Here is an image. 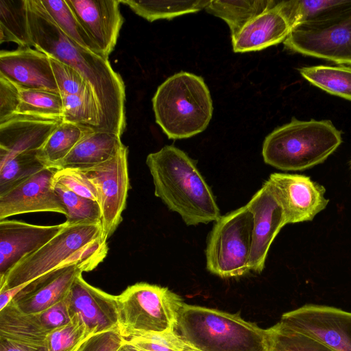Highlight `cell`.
I'll list each match as a JSON object with an SVG mask.
<instances>
[{"instance_id":"7","label":"cell","mask_w":351,"mask_h":351,"mask_svg":"<svg viewBox=\"0 0 351 351\" xmlns=\"http://www.w3.org/2000/svg\"><path fill=\"white\" fill-rule=\"evenodd\" d=\"M116 297L119 331L125 339L176 330L184 303L167 287L146 282L129 286Z\"/></svg>"},{"instance_id":"6","label":"cell","mask_w":351,"mask_h":351,"mask_svg":"<svg viewBox=\"0 0 351 351\" xmlns=\"http://www.w3.org/2000/svg\"><path fill=\"white\" fill-rule=\"evenodd\" d=\"M341 142V132L330 120L292 118L266 136L262 154L278 169L301 171L324 162Z\"/></svg>"},{"instance_id":"31","label":"cell","mask_w":351,"mask_h":351,"mask_svg":"<svg viewBox=\"0 0 351 351\" xmlns=\"http://www.w3.org/2000/svg\"><path fill=\"white\" fill-rule=\"evenodd\" d=\"M63 102V121L99 131L100 110L91 88L80 95L61 96Z\"/></svg>"},{"instance_id":"25","label":"cell","mask_w":351,"mask_h":351,"mask_svg":"<svg viewBox=\"0 0 351 351\" xmlns=\"http://www.w3.org/2000/svg\"><path fill=\"white\" fill-rule=\"evenodd\" d=\"M278 1H219L211 0L206 10L226 22L231 36L238 33L250 20L276 5Z\"/></svg>"},{"instance_id":"20","label":"cell","mask_w":351,"mask_h":351,"mask_svg":"<svg viewBox=\"0 0 351 351\" xmlns=\"http://www.w3.org/2000/svg\"><path fill=\"white\" fill-rule=\"evenodd\" d=\"M61 121L17 115L0 123V165L16 154L40 149Z\"/></svg>"},{"instance_id":"1","label":"cell","mask_w":351,"mask_h":351,"mask_svg":"<svg viewBox=\"0 0 351 351\" xmlns=\"http://www.w3.org/2000/svg\"><path fill=\"white\" fill-rule=\"evenodd\" d=\"M32 46L74 69L91 88L100 110L99 131H125V87L109 60L84 48L66 36L45 11L40 0H27Z\"/></svg>"},{"instance_id":"8","label":"cell","mask_w":351,"mask_h":351,"mask_svg":"<svg viewBox=\"0 0 351 351\" xmlns=\"http://www.w3.org/2000/svg\"><path fill=\"white\" fill-rule=\"evenodd\" d=\"M283 44L293 52L351 66V0L295 26Z\"/></svg>"},{"instance_id":"40","label":"cell","mask_w":351,"mask_h":351,"mask_svg":"<svg viewBox=\"0 0 351 351\" xmlns=\"http://www.w3.org/2000/svg\"><path fill=\"white\" fill-rule=\"evenodd\" d=\"M20 99V87L0 75V123L16 116Z\"/></svg>"},{"instance_id":"29","label":"cell","mask_w":351,"mask_h":351,"mask_svg":"<svg viewBox=\"0 0 351 351\" xmlns=\"http://www.w3.org/2000/svg\"><path fill=\"white\" fill-rule=\"evenodd\" d=\"M17 115L62 121L63 102L59 93L20 87Z\"/></svg>"},{"instance_id":"3","label":"cell","mask_w":351,"mask_h":351,"mask_svg":"<svg viewBox=\"0 0 351 351\" xmlns=\"http://www.w3.org/2000/svg\"><path fill=\"white\" fill-rule=\"evenodd\" d=\"M108 252L101 223H80L66 227L35 252L25 256L0 278V291L27 284L71 263L86 265L90 271Z\"/></svg>"},{"instance_id":"17","label":"cell","mask_w":351,"mask_h":351,"mask_svg":"<svg viewBox=\"0 0 351 351\" xmlns=\"http://www.w3.org/2000/svg\"><path fill=\"white\" fill-rule=\"evenodd\" d=\"M89 271L81 263L61 266L27 283L11 302L23 313H40L64 299L75 277Z\"/></svg>"},{"instance_id":"14","label":"cell","mask_w":351,"mask_h":351,"mask_svg":"<svg viewBox=\"0 0 351 351\" xmlns=\"http://www.w3.org/2000/svg\"><path fill=\"white\" fill-rule=\"evenodd\" d=\"M66 299L71 317L80 319L89 336L119 330L116 295L88 284L82 273L75 277Z\"/></svg>"},{"instance_id":"11","label":"cell","mask_w":351,"mask_h":351,"mask_svg":"<svg viewBox=\"0 0 351 351\" xmlns=\"http://www.w3.org/2000/svg\"><path fill=\"white\" fill-rule=\"evenodd\" d=\"M279 322L332 351H351V312L325 305L306 304L285 313Z\"/></svg>"},{"instance_id":"41","label":"cell","mask_w":351,"mask_h":351,"mask_svg":"<svg viewBox=\"0 0 351 351\" xmlns=\"http://www.w3.org/2000/svg\"><path fill=\"white\" fill-rule=\"evenodd\" d=\"M38 315L43 327L49 332L68 324L71 321L66 298Z\"/></svg>"},{"instance_id":"45","label":"cell","mask_w":351,"mask_h":351,"mask_svg":"<svg viewBox=\"0 0 351 351\" xmlns=\"http://www.w3.org/2000/svg\"><path fill=\"white\" fill-rule=\"evenodd\" d=\"M117 351H141L131 342L124 340L121 346L117 349Z\"/></svg>"},{"instance_id":"21","label":"cell","mask_w":351,"mask_h":351,"mask_svg":"<svg viewBox=\"0 0 351 351\" xmlns=\"http://www.w3.org/2000/svg\"><path fill=\"white\" fill-rule=\"evenodd\" d=\"M291 31V25L276 4L231 36L232 49L237 53L260 51L283 43Z\"/></svg>"},{"instance_id":"23","label":"cell","mask_w":351,"mask_h":351,"mask_svg":"<svg viewBox=\"0 0 351 351\" xmlns=\"http://www.w3.org/2000/svg\"><path fill=\"white\" fill-rule=\"evenodd\" d=\"M49 334L37 314H25L10 302L0 311V337L37 346H46Z\"/></svg>"},{"instance_id":"43","label":"cell","mask_w":351,"mask_h":351,"mask_svg":"<svg viewBox=\"0 0 351 351\" xmlns=\"http://www.w3.org/2000/svg\"><path fill=\"white\" fill-rule=\"evenodd\" d=\"M0 351H48L45 346H37L0 337Z\"/></svg>"},{"instance_id":"9","label":"cell","mask_w":351,"mask_h":351,"mask_svg":"<svg viewBox=\"0 0 351 351\" xmlns=\"http://www.w3.org/2000/svg\"><path fill=\"white\" fill-rule=\"evenodd\" d=\"M253 215L246 205L215 222L206 247L207 269L223 278L248 273L253 239Z\"/></svg>"},{"instance_id":"5","label":"cell","mask_w":351,"mask_h":351,"mask_svg":"<svg viewBox=\"0 0 351 351\" xmlns=\"http://www.w3.org/2000/svg\"><path fill=\"white\" fill-rule=\"evenodd\" d=\"M156 122L170 139L203 132L213 115V101L204 79L181 71L168 77L152 99Z\"/></svg>"},{"instance_id":"10","label":"cell","mask_w":351,"mask_h":351,"mask_svg":"<svg viewBox=\"0 0 351 351\" xmlns=\"http://www.w3.org/2000/svg\"><path fill=\"white\" fill-rule=\"evenodd\" d=\"M128 147L123 145L109 160L81 170L94 186L101 215L102 237L107 241L122 221L130 188Z\"/></svg>"},{"instance_id":"34","label":"cell","mask_w":351,"mask_h":351,"mask_svg":"<svg viewBox=\"0 0 351 351\" xmlns=\"http://www.w3.org/2000/svg\"><path fill=\"white\" fill-rule=\"evenodd\" d=\"M271 351H332L315 339L291 329L279 322L269 328Z\"/></svg>"},{"instance_id":"30","label":"cell","mask_w":351,"mask_h":351,"mask_svg":"<svg viewBox=\"0 0 351 351\" xmlns=\"http://www.w3.org/2000/svg\"><path fill=\"white\" fill-rule=\"evenodd\" d=\"M40 1L47 13L66 36L80 46L99 55L65 0Z\"/></svg>"},{"instance_id":"39","label":"cell","mask_w":351,"mask_h":351,"mask_svg":"<svg viewBox=\"0 0 351 351\" xmlns=\"http://www.w3.org/2000/svg\"><path fill=\"white\" fill-rule=\"evenodd\" d=\"M53 182L61 184L78 195L97 201L94 186L84 173L78 169H57L53 176Z\"/></svg>"},{"instance_id":"22","label":"cell","mask_w":351,"mask_h":351,"mask_svg":"<svg viewBox=\"0 0 351 351\" xmlns=\"http://www.w3.org/2000/svg\"><path fill=\"white\" fill-rule=\"evenodd\" d=\"M117 134L93 131L80 140L55 169H86L114 156L124 145Z\"/></svg>"},{"instance_id":"44","label":"cell","mask_w":351,"mask_h":351,"mask_svg":"<svg viewBox=\"0 0 351 351\" xmlns=\"http://www.w3.org/2000/svg\"><path fill=\"white\" fill-rule=\"evenodd\" d=\"M26 285V284L19 287L0 291V311L5 308L14 298V296Z\"/></svg>"},{"instance_id":"42","label":"cell","mask_w":351,"mask_h":351,"mask_svg":"<svg viewBox=\"0 0 351 351\" xmlns=\"http://www.w3.org/2000/svg\"><path fill=\"white\" fill-rule=\"evenodd\" d=\"M124 340L119 330H109L89 337L79 351H117Z\"/></svg>"},{"instance_id":"4","label":"cell","mask_w":351,"mask_h":351,"mask_svg":"<svg viewBox=\"0 0 351 351\" xmlns=\"http://www.w3.org/2000/svg\"><path fill=\"white\" fill-rule=\"evenodd\" d=\"M176 330L198 351H271L269 328L238 313L184 303Z\"/></svg>"},{"instance_id":"28","label":"cell","mask_w":351,"mask_h":351,"mask_svg":"<svg viewBox=\"0 0 351 351\" xmlns=\"http://www.w3.org/2000/svg\"><path fill=\"white\" fill-rule=\"evenodd\" d=\"M119 1L149 22L158 19H171L183 14L197 12L205 8L210 2L206 0Z\"/></svg>"},{"instance_id":"37","label":"cell","mask_w":351,"mask_h":351,"mask_svg":"<svg viewBox=\"0 0 351 351\" xmlns=\"http://www.w3.org/2000/svg\"><path fill=\"white\" fill-rule=\"evenodd\" d=\"M141 351H198L174 330L149 334L125 339Z\"/></svg>"},{"instance_id":"18","label":"cell","mask_w":351,"mask_h":351,"mask_svg":"<svg viewBox=\"0 0 351 351\" xmlns=\"http://www.w3.org/2000/svg\"><path fill=\"white\" fill-rule=\"evenodd\" d=\"M66 224L40 226L18 220H0V278L21 259L35 252Z\"/></svg>"},{"instance_id":"16","label":"cell","mask_w":351,"mask_h":351,"mask_svg":"<svg viewBox=\"0 0 351 351\" xmlns=\"http://www.w3.org/2000/svg\"><path fill=\"white\" fill-rule=\"evenodd\" d=\"M246 206L253 215L254 221L250 268L251 271L261 273L273 241L287 223L282 208L267 181Z\"/></svg>"},{"instance_id":"13","label":"cell","mask_w":351,"mask_h":351,"mask_svg":"<svg viewBox=\"0 0 351 351\" xmlns=\"http://www.w3.org/2000/svg\"><path fill=\"white\" fill-rule=\"evenodd\" d=\"M56 169L45 167L0 195V220L30 213L63 214L64 206L54 189Z\"/></svg>"},{"instance_id":"36","label":"cell","mask_w":351,"mask_h":351,"mask_svg":"<svg viewBox=\"0 0 351 351\" xmlns=\"http://www.w3.org/2000/svg\"><path fill=\"white\" fill-rule=\"evenodd\" d=\"M341 0L278 1L276 6L288 21L291 29L311 20L338 4Z\"/></svg>"},{"instance_id":"24","label":"cell","mask_w":351,"mask_h":351,"mask_svg":"<svg viewBox=\"0 0 351 351\" xmlns=\"http://www.w3.org/2000/svg\"><path fill=\"white\" fill-rule=\"evenodd\" d=\"M93 131L89 128L62 121L37 151V156L45 167L56 168L80 140Z\"/></svg>"},{"instance_id":"26","label":"cell","mask_w":351,"mask_h":351,"mask_svg":"<svg viewBox=\"0 0 351 351\" xmlns=\"http://www.w3.org/2000/svg\"><path fill=\"white\" fill-rule=\"evenodd\" d=\"M12 42L19 47L32 46L27 0H0V43Z\"/></svg>"},{"instance_id":"27","label":"cell","mask_w":351,"mask_h":351,"mask_svg":"<svg viewBox=\"0 0 351 351\" xmlns=\"http://www.w3.org/2000/svg\"><path fill=\"white\" fill-rule=\"evenodd\" d=\"M311 84L326 93L351 101V66L316 65L298 69Z\"/></svg>"},{"instance_id":"2","label":"cell","mask_w":351,"mask_h":351,"mask_svg":"<svg viewBox=\"0 0 351 351\" xmlns=\"http://www.w3.org/2000/svg\"><path fill=\"white\" fill-rule=\"evenodd\" d=\"M146 165L152 176L154 194L188 226L217 221L220 210L195 162L173 145L149 154Z\"/></svg>"},{"instance_id":"35","label":"cell","mask_w":351,"mask_h":351,"mask_svg":"<svg viewBox=\"0 0 351 351\" xmlns=\"http://www.w3.org/2000/svg\"><path fill=\"white\" fill-rule=\"evenodd\" d=\"M89 337L83 322L73 315L68 324L49 332L46 346L48 351H79Z\"/></svg>"},{"instance_id":"38","label":"cell","mask_w":351,"mask_h":351,"mask_svg":"<svg viewBox=\"0 0 351 351\" xmlns=\"http://www.w3.org/2000/svg\"><path fill=\"white\" fill-rule=\"evenodd\" d=\"M49 58L61 96L80 95L91 88L82 76L74 69L53 58Z\"/></svg>"},{"instance_id":"33","label":"cell","mask_w":351,"mask_h":351,"mask_svg":"<svg viewBox=\"0 0 351 351\" xmlns=\"http://www.w3.org/2000/svg\"><path fill=\"white\" fill-rule=\"evenodd\" d=\"M54 189L66 209L67 226L80 223H101V215L97 201L78 195L63 185L55 183Z\"/></svg>"},{"instance_id":"12","label":"cell","mask_w":351,"mask_h":351,"mask_svg":"<svg viewBox=\"0 0 351 351\" xmlns=\"http://www.w3.org/2000/svg\"><path fill=\"white\" fill-rule=\"evenodd\" d=\"M267 181L282 208L287 224L313 220L329 202L325 188L308 176L274 173Z\"/></svg>"},{"instance_id":"32","label":"cell","mask_w":351,"mask_h":351,"mask_svg":"<svg viewBox=\"0 0 351 351\" xmlns=\"http://www.w3.org/2000/svg\"><path fill=\"white\" fill-rule=\"evenodd\" d=\"M45 168L37 151L22 152L0 165V195Z\"/></svg>"},{"instance_id":"19","label":"cell","mask_w":351,"mask_h":351,"mask_svg":"<svg viewBox=\"0 0 351 351\" xmlns=\"http://www.w3.org/2000/svg\"><path fill=\"white\" fill-rule=\"evenodd\" d=\"M0 75L23 88L59 93L50 58L36 49L1 50Z\"/></svg>"},{"instance_id":"15","label":"cell","mask_w":351,"mask_h":351,"mask_svg":"<svg viewBox=\"0 0 351 351\" xmlns=\"http://www.w3.org/2000/svg\"><path fill=\"white\" fill-rule=\"evenodd\" d=\"M65 1L97 47L99 54L108 60L124 21L120 11V1Z\"/></svg>"}]
</instances>
